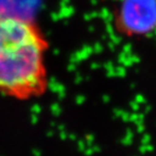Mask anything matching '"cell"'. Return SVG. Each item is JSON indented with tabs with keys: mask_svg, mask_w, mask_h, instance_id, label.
Instances as JSON below:
<instances>
[{
	"mask_svg": "<svg viewBox=\"0 0 156 156\" xmlns=\"http://www.w3.org/2000/svg\"><path fill=\"white\" fill-rule=\"evenodd\" d=\"M49 47L34 21L0 12V93L16 101L42 97L49 88Z\"/></svg>",
	"mask_w": 156,
	"mask_h": 156,
	"instance_id": "cell-1",
	"label": "cell"
},
{
	"mask_svg": "<svg viewBox=\"0 0 156 156\" xmlns=\"http://www.w3.org/2000/svg\"><path fill=\"white\" fill-rule=\"evenodd\" d=\"M116 32L126 38H144L156 32V0H119L114 13Z\"/></svg>",
	"mask_w": 156,
	"mask_h": 156,
	"instance_id": "cell-2",
	"label": "cell"
}]
</instances>
